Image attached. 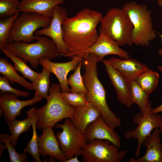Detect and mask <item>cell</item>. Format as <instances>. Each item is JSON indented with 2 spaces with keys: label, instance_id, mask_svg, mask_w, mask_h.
I'll list each match as a JSON object with an SVG mask.
<instances>
[{
  "label": "cell",
  "instance_id": "cell-22",
  "mask_svg": "<svg viewBox=\"0 0 162 162\" xmlns=\"http://www.w3.org/2000/svg\"><path fill=\"white\" fill-rule=\"evenodd\" d=\"M35 109L32 107L27 112V117L25 119L19 120L15 119L8 125L11 133L10 142L14 146H16L20 135L28 131L33 122L38 120Z\"/></svg>",
  "mask_w": 162,
  "mask_h": 162
},
{
  "label": "cell",
  "instance_id": "cell-14",
  "mask_svg": "<svg viewBox=\"0 0 162 162\" xmlns=\"http://www.w3.org/2000/svg\"><path fill=\"white\" fill-rule=\"evenodd\" d=\"M101 61L116 92L118 100L122 105L130 108L133 104L130 95V82L106 59L104 58Z\"/></svg>",
  "mask_w": 162,
  "mask_h": 162
},
{
  "label": "cell",
  "instance_id": "cell-24",
  "mask_svg": "<svg viewBox=\"0 0 162 162\" xmlns=\"http://www.w3.org/2000/svg\"><path fill=\"white\" fill-rule=\"evenodd\" d=\"M14 63L15 70L25 77L28 79L32 83L35 82L40 77V73H38L31 69L22 58L14 52L6 48L1 50Z\"/></svg>",
  "mask_w": 162,
  "mask_h": 162
},
{
  "label": "cell",
  "instance_id": "cell-13",
  "mask_svg": "<svg viewBox=\"0 0 162 162\" xmlns=\"http://www.w3.org/2000/svg\"><path fill=\"white\" fill-rule=\"evenodd\" d=\"M16 95L9 93L0 94V106L3 110V116L8 125L21 113L25 107L32 105L40 101L41 98H34L27 100L17 99Z\"/></svg>",
  "mask_w": 162,
  "mask_h": 162
},
{
  "label": "cell",
  "instance_id": "cell-17",
  "mask_svg": "<svg viewBox=\"0 0 162 162\" xmlns=\"http://www.w3.org/2000/svg\"><path fill=\"white\" fill-rule=\"evenodd\" d=\"M82 53L94 54L98 56L99 62L109 55H117L124 59L130 57L128 52L121 48L115 41L104 35H99L96 42Z\"/></svg>",
  "mask_w": 162,
  "mask_h": 162
},
{
  "label": "cell",
  "instance_id": "cell-2",
  "mask_svg": "<svg viewBox=\"0 0 162 162\" xmlns=\"http://www.w3.org/2000/svg\"><path fill=\"white\" fill-rule=\"evenodd\" d=\"M46 104L35 109L38 118L37 128L39 130L53 128L58 122L70 119L75 114V108L64 99L59 84L53 83L50 86Z\"/></svg>",
  "mask_w": 162,
  "mask_h": 162
},
{
  "label": "cell",
  "instance_id": "cell-8",
  "mask_svg": "<svg viewBox=\"0 0 162 162\" xmlns=\"http://www.w3.org/2000/svg\"><path fill=\"white\" fill-rule=\"evenodd\" d=\"M119 148L109 141L94 139L83 148L80 155L83 162H120L127 151Z\"/></svg>",
  "mask_w": 162,
  "mask_h": 162
},
{
  "label": "cell",
  "instance_id": "cell-39",
  "mask_svg": "<svg viewBox=\"0 0 162 162\" xmlns=\"http://www.w3.org/2000/svg\"><path fill=\"white\" fill-rule=\"evenodd\" d=\"M158 130L160 133H162V120L161 121L160 126L159 128H158Z\"/></svg>",
  "mask_w": 162,
  "mask_h": 162
},
{
  "label": "cell",
  "instance_id": "cell-29",
  "mask_svg": "<svg viewBox=\"0 0 162 162\" xmlns=\"http://www.w3.org/2000/svg\"><path fill=\"white\" fill-rule=\"evenodd\" d=\"M18 14L0 20V49L5 48L10 30L16 19L19 15Z\"/></svg>",
  "mask_w": 162,
  "mask_h": 162
},
{
  "label": "cell",
  "instance_id": "cell-40",
  "mask_svg": "<svg viewBox=\"0 0 162 162\" xmlns=\"http://www.w3.org/2000/svg\"><path fill=\"white\" fill-rule=\"evenodd\" d=\"M158 68L159 70L161 73L162 74V65L158 66Z\"/></svg>",
  "mask_w": 162,
  "mask_h": 162
},
{
  "label": "cell",
  "instance_id": "cell-26",
  "mask_svg": "<svg viewBox=\"0 0 162 162\" xmlns=\"http://www.w3.org/2000/svg\"><path fill=\"white\" fill-rule=\"evenodd\" d=\"M159 74L148 68L140 75L135 81L149 95L157 88L159 80Z\"/></svg>",
  "mask_w": 162,
  "mask_h": 162
},
{
  "label": "cell",
  "instance_id": "cell-34",
  "mask_svg": "<svg viewBox=\"0 0 162 162\" xmlns=\"http://www.w3.org/2000/svg\"><path fill=\"white\" fill-rule=\"evenodd\" d=\"M8 80L5 76H0V93H9L16 95L18 97H28L29 96L28 92L17 90L12 87L9 84Z\"/></svg>",
  "mask_w": 162,
  "mask_h": 162
},
{
  "label": "cell",
  "instance_id": "cell-36",
  "mask_svg": "<svg viewBox=\"0 0 162 162\" xmlns=\"http://www.w3.org/2000/svg\"><path fill=\"white\" fill-rule=\"evenodd\" d=\"M152 112L154 113H158L162 112V103L158 106L154 108L151 109Z\"/></svg>",
  "mask_w": 162,
  "mask_h": 162
},
{
  "label": "cell",
  "instance_id": "cell-7",
  "mask_svg": "<svg viewBox=\"0 0 162 162\" xmlns=\"http://www.w3.org/2000/svg\"><path fill=\"white\" fill-rule=\"evenodd\" d=\"M52 19L32 12H22L14 21L8 40V43L14 41L30 43L36 40V31L47 27Z\"/></svg>",
  "mask_w": 162,
  "mask_h": 162
},
{
  "label": "cell",
  "instance_id": "cell-12",
  "mask_svg": "<svg viewBox=\"0 0 162 162\" xmlns=\"http://www.w3.org/2000/svg\"><path fill=\"white\" fill-rule=\"evenodd\" d=\"M88 55L82 53L73 56L71 61L63 63L55 62L50 60L41 59L39 64L55 75L59 82L62 92H70V88L68 83V74L71 71L75 70L79 62Z\"/></svg>",
  "mask_w": 162,
  "mask_h": 162
},
{
  "label": "cell",
  "instance_id": "cell-32",
  "mask_svg": "<svg viewBox=\"0 0 162 162\" xmlns=\"http://www.w3.org/2000/svg\"><path fill=\"white\" fill-rule=\"evenodd\" d=\"M37 120L34 122L32 126L33 128L32 135L31 139L28 142L23 152L30 154L37 162H41L38 147V138L37 131Z\"/></svg>",
  "mask_w": 162,
  "mask_h": 162
},
{
  "label": "cell",
  "instance_id": "cell-37",
  "mask_svg": "<svg viewBox=\"0 0 162 162\" xmlns=\"http://www.w3.org/2000/svg\"><path fill=\"white\" fill-rule=\"evenodd\" d=\"M77 155H75L73 157L68 159L65 162H79L80 160L78 159Z\"/></svg>",
  "mask_w": 162,
  "mask_h": 162
},
{
  "label": "cell",
  "instance_id": "cell-31",
  "mask_svg": "<svg viewBox=\"0 0 162 162\" xmlns=\"http://www.w3.org/2000/svg\"><path fill=\"white\" fill-rule=\"evenodd\" d=\"M20 0H0V19L9 17L20 13Z\"/></svg>",
  "mask_w": 162,
  "mask_h": 162
},
{
  "label": "cell",
  "instance_id": "cell-6",
  "mask_svg": "<svg viewBox=\"0 0 162 162\" xmlns=\"http://www.w3.org/2000/svg\"><path fill=\"white\" fill-rule=\"evenodd\" d=\"M99 62L97 56L90 54L82 59L85 70L82 75L84 84L87 90V101L95 106L102 115L111 110L106 99V92L98 77L97 64Z\"/></svg>",
  "mask_w": 162,
  "mask_h": 162
},
{
  "label": "cell",
  "instance_id": "cell-1",
  "mask_svg": "<svg viewBox=\"0 0 162 162\" xmlns=\"http://www.w3.org/2000/svg\"><path fill=\"white\" fill-rule=\"evenodd\" d=\"M102 17L99 12L87 8L72 17L65 18L62 28L68 57L81 53L96 42L99 37L97 27Z\"/></svg>",
  "mask_w": 162,
  "mask_h": 162
},
{
  "label": "cell",
  "instance_id": "cell-19",
  "mask_svg": "<svg viewBox=\"0 0 162 162\" xmlns=\"http://www.w3.org/2000/svg\"><path fill=\"white\" fill-rule=\"evenodd\" d=\"M158 128L153 132L143 141L142 146L147 148L145 154L141 157L130 158L129 162H162L161 137Z\"/></svg>",
  "mask_w": 162,
  "mask_h": 162
},
{
  "label": "cell",
  "instance_id": "cell-15",
  "mask_svg": "<svg viewBox=\"0 0 162 162\" xmlns=\"http://www.w3.org/2000/svg\"><path fill=\"white\" fill-rule=\"evenodd\" d=\"M114 130L100 116L88 125L84 135L88 142L94 139L106 140L120 148V138Z\"/></svg>",
  "mask_w": 162,
  "mask_h": 162
},
{
  "label": "cell",
  "instance_id": "cell-35",
  "mask_svg": "<svg viewBox=\"0 0 162 162\" xmlns=\"http://www.w3.org/2000/svg\"><path fill=\"white\" fill-rule=\"evenodd\" d=\"M157 3L158 6L162 7V0H157ZM159 35L161 38V42L162 44V34L159 33ZM159 55L162 56V47L158 51Z\"/></svg>",
  "mask_w": 162,
  "mask_h": 162
},
{
  "label": "cell",
  "instance_id": "cell-33",
  "mask_svg": "<svg viewBox=\"0 0 162 162\" xmlns=\"http://www.w3.org/2000/svg\"><path fill=\"white\" fill-rule=\"evenodd\" d=\"M62 94L67 103L74 108L83 106L88 103L86 96L83 94L62 92Z\"/></svg>",
  "mask_w": 162,
  "mask_h": 162
},
{
  "label": "cell",
  "instance_id": "cell-10",
  "mask_svg": "<svg viewBox=\"0 0 162 162\" xmlns=\"http://www.w3.org/2000/svg\"><path fill=\"white\" fill-rule=\"evenodd\" d=\"M150 109L144 113H137L133 119L134 122L138 125L134 130H129L124 134L128 140L136 139L137 146L135 152L136 158L139 157L141 147L145 139L150 135L153 130L160 127L162 118L161 115L152 112Z\"/></svg>",
  "mask_w": 162,
  "mask_h": 162
},
{
  "label": "cell",
  "instance_id": "cell-21",
  "mask_svg": "<svg viewBox=\"0 0 162 162\" xmlns=\"http://www.w3.org/2000/svg\"><path fill=\"white\" fill-rule=\"evenodd\" d=\"M64 3V0H21L19 10L20 12L38 13L52 19L55 7Z\"/></svg>",
  "mask_w": 162,
  "mask_h": 162
},
{
  "label": "cell",
  "instance_id": "cell-38",
  "mask_svg": "<svg viewBox=\"0 0 162 162\" xmlns=\"http://www.w3.org/2000/svg\"><path fill=\"white\" fill-rule=\"evenodd\" d=\"M3 144V143L2 142L0 141V158H1V157L2 156V155L3 153V152L4 149L6 148V146L4 144Z\"/></svg>",
  "mask_w": 162,
  "mask_h": 162
},
{
  "label": "cell",
  "instance_id": "cell-16",
  "mask_svg": "<svg viewBox=\"0 0 162 162\" xmlns=\"http://www.w3.org/2000/svg\"><path fill=\"white\" fill-rule=\"evenodd\" d=\"M52 128L48 127L43 129L42 134L38 137L40 155L43 157L49 155L58 161L65 162L67 159L61 149Z\"/></svg>",
  "mask_w": 162,
  "mask_h": 162
},
{
  "label": "cell",
  "instance_id": "cell-4",
  "mask_svg": "<svg viewBox=\"0 0 162 162\" xmlns=\"http://www.w3.org/2000/svg\"><path fill=\"white\" fill-rule=\"evenodd\" d=\"M36 41L32 43L23 41L8 43L5 48L14 52L34 69L38 67L41 59L51 60L58 55L56 46L53 40L46 36H36Z\"/></svg>",
  "mask_w": 162,
  "mask_h": 162
},
{
  "label": "cell",
  "instance_id": "cell-20",
  "mask_svg": "<svg viewBox=\"0 0 162 162\" xmlns=\"http://www.w3.org/2000/svg\"><path fill=\"white\" fill-rule=\"evenodd\" d=\"M100 116L99 110L88 102L85 105L75 107L74 115L70 119L75 128L84 135L88 125Z\"/></svg>",
  "mask_w": 162,
  "mask_h": 162
},
{
  "label": "cell",
  "instance_id": "cell-11",
  "mask_svg": "<svg viewBox=\"0 0 162 162\" xmlns=\"http://www.w3.org/2000/svg\"><path fill=\"white\" fill-rule=\"evenodd\" d=\"M67 10L59 5L55 8L51 22L46 28L38 30L34 35H44L50 38L55 44L58 56L68 57V52L63 39V32L62 28L63 20L67 16Z\"/></svg>",
  "mask_w": 162,
  "mask_h": 162
},
{
  "label": "cell",
  "instance_id": "cell-23",
  "mask_svg": "<svg viewBox=\"0 0 162 162\" xmlns=\"http://www.w3.org/2000/svg\"><path fill=\"white\" fill-rule=\"evenodd\" d=\"M0 73L8 80L10 84L17 83L27 90H34L32 83L27 82L24 77L20 76L14 66L6 59L1 57H0Z\"/></svg>",
  "mask_w": 162,
  "mask_h": 162
},
{
  "label": "cell",
  "instance_id": "cell-25",
  "mask_svg": "<svg viewBox=\"0 0 162 162\" xmlns=\"http://www.w3.org/2000/svg\"><path fill=\"white\" fill-rule=\"evenodd\" d=\"M130 90L132 103L138 106L140 112L144 113L151 108V103L148 100L149 94L135 80L130 82Z\"/></svg>",
  "mask_w": 162,
  "mask_h": 162
},
{
  "label": "cell",
  "instance_id": "cell-28",
  "mask_svg": "<svg viewBox=\"0 0 162 162\" xmlns=\"http://www.w3.org/2000/svg\"><path fill=\"white\" fill-rule=\"evenodd\" d=\"M82 65V59L79 62L74 73L70 75L68 79V83L70 87V92L81 93L86 96L87 91L84 84L81 74Z\"/></svg>",
  "mask_w": 162,
  "mask_h": 162
},
{
  "label": "cell",
  "instance_id": "cell-3",
  "mask_svg": "<svg viewBox=\"0 0 162 162\" xmlns=\"http://www.w3.org/2000/svg\"><path fill=\"white\" fill-rule=\"evenodd\" d=\"M99 35H104L119 46H131L134 27L128 14L122 9H110L100 21Z\"/></svg>",
  "mask_w": 162,
  "mask_h": 162
},
{
  "label": "cell",
  "instance_id": "cell-27",
  "mask_svg": "<svg viewBox=\"0 0 162 162\" xmlns=\"http://www.w3.org/2000/svg\"><path fill=\"white\" fill-rule=\"evenodd\" d=\"M40 73L39 79L34 83H32L35 91L33 98H41L47 100L50 87V77L51 73L45 68Z\"/></svg>",
  "mask_w": 162,
  "mask_h": 162
},
{
  "label": "cell",
  "instance_id": "cell-9",
  "mask_svg": "<svg viewBox=\"0 0 162 162\" xmlns=\"http://www.w3.org/2000/svg\"><path fill=\"white\" fill-rule=\"evenodd\" d=\"M69 119H64L63 124L56 123L55 125L56 128L62 130L58 132L56 136L67 160L75 155H80L81 150L88 142L84 135L75 128Z\"/></svg>",
  "mask_w": 162,
  "mask_h": 162
},
{
  "label": "cell",
  "instance_id": "cell-5",
  "mask_svg": "<svg viewBox=\"0 0 162 162\" xmlns=\"http://www.w3.org/2000/svg\"><path fill=\"white\" fill-rule=\"evenodd\" d=\"M122 9L128 14L134 27L133 44L148 46L156 37L152 24V12L145 4H138L135 2L124 5Z\"/></svg>",
  "mask_w": 162,
  "mask_h": 162
},
{
  "label": "cell",
  "instance_id": "cell-18",
  "mask_svg": "<svg viewBox=\"0 0 162 162\" xmlns=\"http://www.w3.org/2000/svg\"><path fill=\"white\" fill-rule=\"evenodd\" d=\"M106 60L129 82L135 80L149 68L146 65L133 58L121 59L112 57Z\"/></svg>",
  "mask_w": 162,
  "mask_h": 162
},
{
  "label": "cell",
  "instance_id": "cell-30",
  "mask_svg": "<svg viewBox=\"0 0 162 162\" xmlns=\"http://www.w3.org/2000/svg\"><path fill=\"white\" fill-rule=\"evenodd\" d=\"M0 141L5 145L9 153L11 162H28L27 153L23 152L21 154L17 152L10 141V135L7 134L0 135Z\"/></svg>",
  "mask_w": 162,
  "mask_h": 162
}]
</instances>
